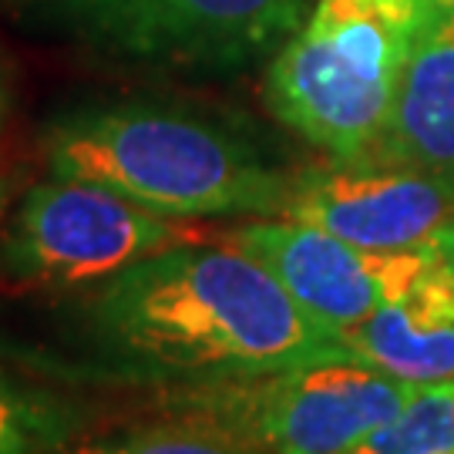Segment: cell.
<instances>
[{"label":"cell","mask_w":454,"mask_h":454,"mask_svg":"<svg viewBox=\"0 0 454 454\" xmlns=\"http://www.w3.org/2000/svg\"><path fill=\"white\" fill-rule=\"evenodd\" d=\"M82 343L88 380L168 390L343 354L260 262L209 243L168 246L95 286Z\"/></svg>","instance_id":"6da1fadb"},{"label":"cell","mask_w":454,"mask_h":454,"mask_svg":"<svg viewBox=\"0 0 454 454\" xmlns=\"http://www.w3.org/2000/svg\"><path fill=\"white\" fill-rule=\"evenodd\" d=\"M58 179L95 182L165 219L283 215L293 176L229 121L148 101L82 108L44 135Z\"/></svg>","instance_id":"7a4b0ae2"},{"label":"cell","mask_w":454,"mask_h":454,"mask_svg":"<svg viewBox=\"0 0 454 454\" xmlns=\"http://www.w3.org/2000/svg\"><path fill=\"white\" fill-rule=\"evenodd\" d=\"M434 0H317L266 67V105L330 159L380 145Z\"/></svg>","instance_id":"3957f363"},{"label":"cell","mask_w":454,"mask_h":454,"mask_svg":"<svg viewBox=\"0 0 454 454\" xmlns=\"http://www.w3.org/2000/svg\"><path fill=\"white\" fill-rule=\"evenodd\" d=\"M418 390L343 350L286 371L172 387L162 411L209 424L256 454H350Z\"/></svg>","instance_id":"277c9868"},{"label":"cell","mask_w":454,"mask_h":454,"mask_svg":"<svg viewBox=\"0 0 454 454\" xmlns=\"http://www.w3.org/2000/svg\"><path fill=\"white\" fill-rule=\"evenodd\" d=\"M185 243L159 212L95 182H37L0 239L4 273L24 290H95L105 279Z\"/></svg>","instance_id":"5b68a950"},{"label":"cell","mask_w":454,"mask_h":454,"mask_svg":"<svg viewBox=\"0 0 454 454\" xmlns=\"http://www.w3.org/2000/svg\"><path fill=\"white\" fill-rule=\"evenodd\" d=\"M317 0H65L67 27L121 61L239 71L276 54Z\"/></svg>","instance_id":"8992f818"},{"label":"cell","mask_w":454,"mask_h":454,"mask_svg":"<svg viewBox=\"0 0 454 454\" xmlns=\"http://www.w3.org/2000/svg\"><path fill=\"white\" fill-rule=\"evenodd\" d=\"M283 215L371 253L418 249L454 219V179L373 159H330L293 176Z\"/></svg>","instance_id":"52a82bcc"},{"label":"cell","mask_w":454,"mask_h":454,"mask_svg":"<svg viewBox=\"0 0 454 454\" xmlns=\"http://www.w3.org/2000/svg\"><path fill=\"white\" fill-rule=\"evenodd\" d=\"M226 243L256 260L290 300L340 340L384 307L380 253L290 215H270L226 232Z\"/></svg>","instance_id":"ba28073f"},{"label":"cell","mask_w":454,"mask_h":454,"mask_svg":"<svg viewBox=\"0 0 454 454\" xmlns=\"http://www.w3.org/2000/svg\"><path fill=\"white\" fill-rule=\"evenodd\" d=\"M367 159L454 179V4L434 11L411 51L380 145Z\"/></svg>","instance_id":"9c48e42d"},{"label":"cell","mask_w":454,"mask_h":454,"mask_svg":"<svg viewBox=\"0 0 454 454\" xmlns=\"http://www.w3.org/2000/svg\"><path fill=\"white\" fill-rule=\"evenodd\" d=\"M340 343L347 354L418 387L454 380V324L418 326L397 303H384L360 326L347 330Z\"/></svg>","instance_id":"30bf717a"},{"label":"cell","mask_w":454,"mask_h":454,"mask_svg":"<svg viewBox=\"0 0 454 454\" xmlns=\"http://www.w3.org/2000/svg\"><path fill=\"white\" fill-rule=\"evenodd\" d=\"M74 438V411L0 371V454H61Z\"/></svg>","instance_id":"8fae6325"},{"label":"cell","mask_w":454,"mask_h":454,"mask_svg":"<svg viewBox=\"0 0 454 454\" xmlns=\"http://www.w3.org/2000/svg\"><path fill=\"white\" fill-rule=\"evenodd\" d=\"M454 451V380L421 387L407 407L377 427L350 454H448Z\"/></svg>","instance_id":"7c38bea8"},{"label":"cell","mask_w":454,"mask_h":454,"mask_svg":"<svg viewBox=\"0 0 454 454\" xmlns=\"http://www.w3.org/2000/svg\"><path fill=\"white\" fill-rule=\"evenodd\" d=\"M61 454H256L209 424L165 418L159 424L131 427L121 434H98L88 441H71Z\"/></svg>","instance_id":"4fadbf2b"},{"label":"cell","mask_w":454,"mask_h":454,"mask_svg":"<svg viewBox=\"0 0 454 454\" xmlns=\"http://www.w3.org/2000/svg\"><path fill=\"white\" fill-rule=\"evenodd\" d=\"M434 246H438V249L444 253V256H448V260H454V219L444 229H441L438 236H434Z\"/></svg>","instance_id":"5bb4252c"},{"label":"cell","mask_w":454,"mask_h":454,"mask_svg":"<svg viewBox=\"0 0 454 454\" xmlns=\"http://www.w3.org/2000/svg\"><path fill=\"white\" fill-rule=\"evenodd\" d=\"M4 206H7V179L0 176V212H4Z\"/></svg>","instance_id":"9a60e30c"},{"label":"cell","mask_w":454,"mask_h":454,"mask_svg":"<svg viewBox=\"0 0 454 454\" xmlns=\"http://www.w3.org/2000/svg\"><path fill=\"white\" fill-rule=\"evenodd\" d=\"M4 105H7V91H4V78H0V114H4Z\"/></svg>","instance_id":"2e32d148"},{"label":"cell","mask_w":454,"mask_h":454,"mask_svg":"<svg viewBox=\"0 0 454 454\" xmlns=\"http://www.w3.org/2000/svg\"><path fill=\"white\" fill-rule=\"evenodd\" d=\"M448 4H454V0H448Z\"/></svg>","instance_id":"e0dca14e"},{"label":"cell","mask_w":454,"mask_h":454,"mask_svg":"<svg viewBox=\"0 0 454 454\" xmlns=\"http://www.w3.org/2000/svg\"><path fill=\"white\" fill-rule=\"evenodd\" d=\"M448 454H454V451H448Z\"/></svg>","instance_id":"ac0fdd59"}]
</instances>
